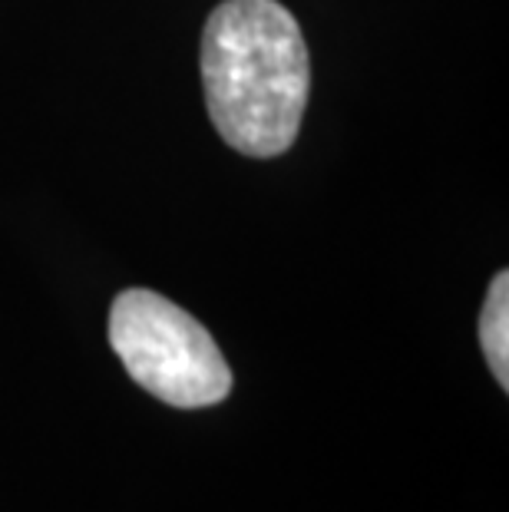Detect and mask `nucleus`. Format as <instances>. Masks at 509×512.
Segmentation results:
<instances>
[{
  "label": "nucleus",
  "instance_id": "obj_1",
  "mask_svg": "<svg viewBox=\"0 0 509 512\" xmlns=\"http://www.w3.org/2000/svg\"><path fill=\"white\" fill-rule=\"evenodd\" d=\"M202 90L219 136L252 159L295 146L311 93V57L278 0H222L202 30Z\"/></svg>",
  "mask_w": 509,
  "mask_h": 512
},
{
  "label": "nucleus",
  "instance_id": "obj_2",
  "mask_svg": "<svg viewBox=\"0 0 509 512\" xmlns=\"http://www.w3.org/2000/svg\"><path fill=\"white\" fill-rule=\"evenodd\" d=\"M110 344L126 374L169 407H215L232 394V367L212 334L156 291L129 288L116 294Z\"/></svg>",
  "mask_w": 509,
  "mask_h": 512
},
{
  "label": "nucleus",
  "instance_id": "obj_3",
  "mask_svg": "<svg viewBox=\"0 0 509 512\" xmlns=\"http://www.w3.org/2000/svg\"><path fill=\"white\" fill-rule=\"evenodd\" d=\"M480 347L496 384L509 387V275L500 271L486 291L480 311Z\"/></svg>",
  "mask_w": 509,
  "mask_h": 512
}]
</instances>
